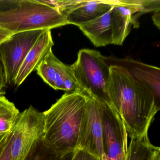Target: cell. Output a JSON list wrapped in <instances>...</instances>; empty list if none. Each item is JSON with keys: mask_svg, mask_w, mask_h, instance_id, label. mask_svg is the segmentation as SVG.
<instances>
[{"mask_svg": "<svg viewBox=\"0 0 160 160\" xmlns=\"http://www.w3.org/2000/svg\"><path fill=\"white\" fill-rule=\"evenodd\" d=\"M108 85L112 107L118 113L131 138L148 134L160 100L123 66L110 64Z\"/></svg>", "mask_w": 160, "mask_h": 160, "instance_id": "obj_1", "label": "cell"}, {"mask_svg": "<svg viewBox=\"0 0 160 160\" xmlns=\"http://www.w3.org/2000/svg\"><path fill=\"white\" fill-rule=\"evenodd\" d=\"M87 97L77 90L66 92L47 111L43 142L59 153L78 149Z\"/></svg>", "mask_w": 160, "mask_h": 160, "instance_id": "obj_2", "label": "cell"}, {"mask_svg": "<svg viewBox=\"0 0 160 160\" xmlns=\"http://www.w3.org/2000/svg\"><path fill=\"white\" fill-rule=\"evenodd\" d=\"M68 25L56 8L41 0L16 1L12 8L0 11V28L11 34L30 31L51 30Z\"/></svg>", "mask_w": 160, "mask_h": 160, "instance_id": "obj_3", "label": "cell"}, {"mask_svg": "<svg viewBox=\"0 0 160 160\" xmlns=\"http://www.w3.org/2000/svg\"><path fill=\"white\" fill-rule=\"evenodd\" d=\"M71 66L77 82L76 90L85 95L93 96L112 107L108 92L109 64L100 52L81 49L76 61Z\"/></svg>", "mask_w": 160, "mask_h": 160, "instance_id": "obj_4", "label": "cell"}, {"mask_svg": "<svg viewBox=\"0 0 160 160\" xmlns=\"http://www.w3.org/2000/svg\"><path fill=\"white\" fill-rule=\"evenodd\" d=\"M43 112L31 105L19 114L12 131L11 160H26L44 134Z\"/></svg>", "mask_w": 160, "mask_h": 160, "instance_id": "obj_5", "label": "cell"}, {"mask_svg": "<svg viewBox=\"0 0 160 160\" xmlns=\"http://www.w3.org/2000/svg\"><path fill=\"white\" fill-rule=\"evenodd\" d=\"M102 127L103 154L101 160H126L128 133L118 113L98 100Z\"/></svg>", "mask_w": 160, "mask_h": 160, "instance_id": "obj_6", "label": "cell"}, {"mask_svg": "<svg viewBox=\"0 0 160 160\" xmlns=\"http://www.w3.org/2000/svg\"><path fill=\"white\" fill-rule=\"evenodd\" d=\"M45 31L39 30L16 33L0 43V59L7 85H14L27 55Z\"/></svg>", "mask_w": 160, "mask_h": 160, "instance_id": "obj_7", "label": "cell"}, {"mask_svg": "<svg viewBox=\"0 0 160 160\" xmlns=\"http://www.w3.org/2000/svg\"><path fill=\"white\" fill-rule=\"evenodd\" d=\"M43 3L57 9L69 24L79 27L102 16L112 8L113 1L96 0H41Z\"/></svg>", "mask_w": 160, "mask_h": 160, "instance_id": "obj_8", "label": "cell"}, {"mask_svg": "<svg viewBox=\"0 0 160 160\" xmlns=\"http://www.w3.org/2000/svg\"><path fill=\"white\" fill-rule=\"evenodd\" d=\"M87 97L86 111L81 125L78 149L101 160L103 154L102 127L98 99Z\"/></svg>", "mask_w": 160, "mask_h": 160, "instance_id": "obj_9", "label": "cell"}, {"mask_svg": "<svg viewBox=\"0 0 160 160\" xmlns=\"http://www.w3.org/2000/svg\"><path fill=\"white\" fill-rule=\"evenodd\" d=\"M54 43L51 30H46L40 35L28 53L20 67L14 85L20 86L36 68L46 56L52 50Z\"/></svg>", "mask_w": 160, "mask_h": 160, "instance_id": "obj_10", "label": "cell"}, {"mask_svg": "<svg viewBox=\"0 0 160 160\" xmlns=\"http://www.w3.org/2000/svg\"><path fill=\"white\" fill-rule=\"evenodd\" d=\"M116 63L126 68L138 81L148 87L160 100V69L158 67L145 64L129 57L116 60Z\"/></svg>", "mask_w": 160, "mask_h": 160, "instance_id": "obj_11", "label": "cell"}, {"mask_svg": "<svg viewBox=\"0 0 160 160\" xmlns=\"http://www.w3.org/2000/svg\"><path fill=\"white\" fill-rule=\"evenodd\" d=\"M78 28L95 47L114 44L112 8L99 18Z\"/></svg>", "mask_w": 160, "mask_h": 160, "instance_id": "obj_12", "label": "cell"}, {"mask_svg": "<svg viewBox=\"0 0 160 160\" xmlns=\"http://www.w3.org/2000/svg\"><path fill=\"white\" fill-rule=\"evenodd\" d=\"M20 113L13 103L0 95V134L12 131Z\"/></svg>", "mask_w": 160, "mask_h": 160, "instance_id": "obj_13", "label": "cell"}, {"mask_svg": "<svg viewBox=\"0 0 160 160\" xmlns=\"http://www.w3.org/2000/svg\"><path fill=\"white\" fill-rule=\"evenodd\" d=\"M76 151L59 153L46 146L42 139L33 147L26 160H72Z\"/></svg>", "mask_w": 160, "mask_h": 160, "instance_id": "obj_14", "label": "cell"}, {"mask_svg": "<svg viewBox=\"0 0 160 160\" xmlns=\"http://www.w3.org/2000/svg\"><path fill=\"white\" fill-rule=\"evenodd\" d=\"M58 58L51 50L37 66V73L46 83L53 89L55 86L56 62Z\"/></svg>", "mask_w": 160, "mask_h": 160, "instance_id": "obj_15", "label": "cell"}, {"mask_svg": "<svg viewBox=\"0 0 160 160\" xmlns=\"http://www.w3.org/2000/svg\"><path fill=\"white\" fill-rule=\"evenodd\" d=\"M13 141L12 132L0 148V160H11V149Z\"/></svg>", "mask_w": 160, "mask_h": 160, "instance_id": "obj_16", "label": "cell"}, {"mask_svg": "<svg viewBox=\"0 0 160 160\" xmlns=\"http://www.w3.org/2000/svg\"><path fill=\"white\" fill-rule=\"evenodd\" d=\"M72 160H100L99 158L87 151L82 149H78Z\"/></svg>", "mask_w": 160, "mask_h": 160, "instance_id": "obj_17", "label": "cell"}, {"mask_svg": "<svg viewBox=\"0 0 160 160\" xmlns=\"http://www.w3.org/2000/svg\"><path fill=\"white\" fill-rule=\"evenodd\" d=\"M6 80L3 66L0 59V95H4L5 92L4 89L6 87Z\"/></svg>", "mask_w": 160, "mask_h": 160, "instance_id": "obj_18", "label": "cell"}, {"mask_svg": "<svg viewBox=\"0 0 160 160\" xmlns=\"http://www.w3.org/2000/svg\"><path fill=\"white\" fill-rule=\"evenodd\" d=\"M148 160H160V148L155 147Z\"/></svg>", "mask_w": 160, "mask_h": 160, "instance_id": "obj_19", "label": "cell"}, {"mask_svg": "<svg viewBox=\"0 0 160 160\" xmlns=\"http://www.w3.org/2000/svg\"><path fill=\"white\" fill-rule=\"evenodd\" d=\"M160 8L154 11L152 17V21L154 25L160 29Z\"/></svg>", "mask_w": 160, "mask_h": 160, "instance_id": "obj_20", "label": "cell"}, {"mask_svg": "<svg viewBox=\"0 0 160 160\" xmlns=\"http://www.w3.org/2000/svg\"><path fill=\"white\" fill-rule=\"evenodd\" d=\"M12 35L10 32L0 28V43L10 38Z\"/></svg>", "mask_w": 160, "mask_h": 160, "instance_id": "obj_21", "label": "cell"}, {"mask_svg": "<svg viewBox=\"0 0 160 160\" xmlns=\"http://www.w3.org/2000/svg\"><path fill=\"white\" fill-rule=\"evenodd\" d=\"M12 132L0 134V148L6 141Z\"/></svg>", "mask_w": 160, "mask_h": 160, "instance_id": "obj_22", "label": "cell"}, {"mask_svg": "<svg viewBox=\"0 0 160 160\" xmlns=\"http://www.w3.org/2000/svg\"><path fill=\"white\" fill-rule=\"evenodd\" d=\"M1 2V1H0V2Z\"/></svg>", "mask_w": 160, "mask_h": 160, "instance_id": "obj_23", "label": "cell"}]
</instances>
